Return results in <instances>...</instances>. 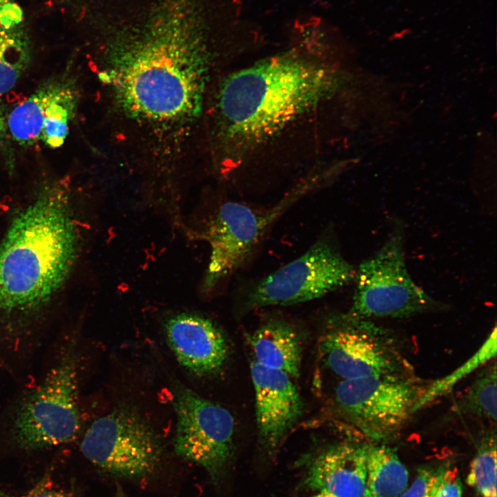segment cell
Here are the masks:
<instances>
[{"mask_svg": "<svg viewBox=\"0 0 497 497\" xmlns=\"http://www.w3.org/2000/svg\"><path fill=\"white\" fill-rule=\"evenodd\" d=\"M110 28L99 78L133 119L187 127L202 112L210 59L197 0H156Z\"/></svg>", "mask_w": 497, "mask_h": 497, "instance_id": "1", "label": "cell"}, {"mask_svg": "<svg viewBox=\"0 0 497 497\" xmlns=\"http://www.w3.org/2000/svg\"><path fill=\"white\" fill-rule=\"evenodd\" d=\"M66 185H45L0 243V369L25 364L46 339L75 265L79 233Z\"/></svg>", "mask_w": 497, "mask_h": 497, "instance_id": "2", "label": "cell"}, {"mask_svg": "<svg viewBox=\"0 0 497 497\" xmlns=\"http://www.w3.org/2000/svg\"><path fill=\"white\" fill-rule=\"evenodd\" d=\"M339 85V75L332 68L295 54L271 57L230 74L216 89L213 102L220 155L227 162L239 163L330 99Z\"/></svg>", "mask_w": 497, "mask_h": 497, "instance_id": "3", "label": "cell"}, {"mask_svg": "<svg viewBox=\"0 0 497 497\" xmlns=\"http://www.w3.org/2000/svg\"><path fill=\"white\" fill-rule=\"evenodd\" d=\"M75 337H58L37 381L0 414V445L10 454L61 451L79 436V358Z\"/></svg>", "mask_w": 497, "mask_h": 497, "instance_id": "4", "label": "cell"}, {"mask_svg": "<svg viewBox=\"0 0 497 497\" xmlns=\"http://www.w3.org/2000/svg\"><path fill=\"white\" fill-rule=\"evenodd\" d=\"M354 280L353 302L347 313L353 318H407L438 306L407 271L399 226L375 255L360 264Z\"/></svg>", "mask_w": 497, "mask_h": 497, "instance_id": "5", "label": "cell"}, {"mask_svg": "<svg viewBox=\"0 0 497 497\" xmlns=\"http://www.w3.org/2000/svg\"><path fill=\"white\" fill-rule=\"evenodd\" d=\"M82 455L94 466L117 477L142 480L153 475L163 456L160 440L132 409H116L94 420L83 434Z\"/></svg>", "mask_w": 497, "mask_h": 497, "instance_id": "6", "label": "cell"}, {"mask_svg": "<svg viewBox=\"0 0 497 497\" xmlns=\"http://www.w3.org/2000/svg\"><path fill=\"white\" fill-rule=\"evenodd\" d=\"M422 391L403 375L342 380L335 391L337 407L364 436L384 442L396 436L413 413Z\"/></svg>", "mask_w": 497, "mask_h": 497, "instance_id": "7", "label": "cell"}, {"mask_svg": "<svg viewBox=\"0 0 497 497\" xmlns=\"http://www.w3.org/2000/svg\"><path fill=\"white\" fill-rule=\"evenodd\" d=\"M356 271L326 240L267 275L249 292L248 309L285 306L318 298L355 279Z\"/></svg>", "mask_w": 497, "mask_h": 497, "instance_id": "8", "label": "cell"}, {"mask_svg": "<svg viewBox=\"0 0 497 497\" xmlns=\"http://www.w3.org/2000/svg\"><path fill=\"white\" fill-rule=\"evenodd\" d=\"M320 342L327 366L344 379L403 375L405 361L391 333L369 319L347 313L333 320Z\"/></svg>", "mask_w": 497, "mask_h": 497, "instance_id": "9", "label": "cell"}, {"mask_svg": "<svg viewBox=\"0 0 497 497\" xmlns=\"http://www.w3.org/2000/svg\"><path fill=\"white\" fill-rule=\"evenodd\" d=\"M173 403L176 454L204 468L212 479L220 478L233 454V416L221 405L184 387L177 391Z\"/></svg>", "mask_w": 497, "mask_h": 497, "instance_id": "10", "label": "cell"}, {"mask_svg": "<svg viewBox=\"0 0 497 497\" xmlns=\"http://www.w3.org/2000/svg\"><path fill=\"white\" fill-rule=\"evenodd\" d=\"M301 193L298 190L266 210L234 202L219 208L206 233L211 255L204 280L205 291H211L246 262L275 220Z\"/></svg>", "mask_w": 497, "mask_h": 497, "instance_id": "11", "label": "cell"}, {"mask_svg": "<svg viewBox=\"0 0 497 497\" xmlns=\"http://www.w3.org/2000/svg\"><path fill=\"white\" fill-rule=\"evenodd\" d=\"M251 374L260 443L273 454L301 416L303 402L291 378L285 372L253 361Z\"/></svg>", "mask_w": 497, "mask_h": 497, "instance_id": "12", "label": "cell"}, {"mask_svg": "<svg viewBox=\"0 0 497 497\" xmlns=\"http://www.w3.org/2000/svg\"><path fill=\"white\" fill-rule=\"evenodd\" d=\"M167 343L178 362L198 376L219 370L228 355V344L221 329L204 316L180 313L164 325Z\"/></svg>", "mask_w": 497, "mask_h": 497, "instance_id": "13", "label": "cell"}, {"mask_svg": "<svg viewBox=\"0 0 497 497\" xmlns=\"http://www.w3.org/2000/svg\"><path fill=\"white\" fill-rule=\"evenodd\" d=\"M304 483L309 489L335 497H363L367 479L364 445L340 443L311 458Z\"/></svg>", "mask_w": 497, "mask_h": 497, "instance_id": "14", "label": "cell"}, {"mask_svg": "<svg viewBox=\"0 0 497 497\" xmlns=\"http://www.w3.org/2000/svg\"><path fill=\"white\" fill-rule=\"evenodd\" d=\"M255 362L272 369L282 371L291 378L300 376L302 345L298 333L289 323L270 320L249 336Z\"/></svg>", "mask_w": 497, "mask_h": 497, "instance_id": "15", "label": "cell"}, {"mask_svg": "<svg viewBox=\"0 0 497 497\" xmlns=\"http://www.w3.org/2000/svg\"><path fill=\"white\" fill-rule=\"evenodd\" d=\"M367 479L363 497H398L408 487L409 473L396 451L381 444L364 445Z\"/></svg>", "mask_w": 497, "mask_h": 497, "instance_id": "16", "label": "cell"}, {"mask_svg": "<svg viewBox=\"0 0 497 497\" xmlns=\"http://www.w3.org/2000/svg\"><path fill=\"white\" fill-rule=\"evenodd\" d=\"M68 81L55 79L45 82L12 110L8 126L12 138L19 145L30 146L40 139L46 110Z\"/></svg>", "mask_w": 497, "mask_h": 497, "instance_id": "17", "label": "cell"}, {"mask_svg": "<svg viewBox=\"0 0 497 497\" xmlns=\"http://www.w3.org/2000/svg\"><path fill=\"white\" fill-rule=\"evenodd\" d=\"M21 23L0 24V95L10 90L30 60V45Z\"/></svg>", "mask_w": 497, "mask_h": 497, "instance_id": "18", "label": "cell"}, {"mask_svg": "<svg viewBox=\"0 0 497 497\" xmlns=\"http://www.w3.org/2000/svg\"><path fill=\"white\" fill-rule=\"evenodd\" d=\"M496 354V328L494 327L481 347L462 364L448 375L431 382L417 399L413 413L436 399L448 393L467 375L487 363Z\"/></svg>", "mask_w": 497, "mask_h": 497, "instance_id": "19", "label": "cell"}, {"mask_svg": "<svg viewBox=\"0 0 497 497\" xmlns=\"http://www.w3.org/2000/svg\"><path fill=\"white\" fill-rule=\"evenodd\" d=\"M77 105V90L72 82L68 80L46 110L40 139L48 147L57 148L63 145Z\"/></svg>", "mask_w": 497, "mask_h": 497, "instance_id": "20", "label": "cell"}, {"mask_svg": "<svg viewBox=\"0 0 497 497\" xmlns=\"http://www.w3.org/2000/svg\"><path fill=\"white\" fill-rule=\"evenodd\" d=\"M467 483L480 497H496V436L484 437L471 462Z\"/></svg>", "mask_w": 497, "mask_h": 497, "instance_id": "21", "label": "cell"}, {"mask_svg": "<svg viewBox=\"0 0 497 497\" xmlns=\"http://www.w3.org/2000/svg\"><path fill=\"white\" fill-rule=\"evenodd\" d=\"M496 365L494 362L478 375L460 403L462 411L496 420Z\"/></svg>", "mask_w": 497, "mask_h": 497, "instance_id": "22", "label": "cell"}, {"mask_svg": "<svg viewBox=\"0 0 497 497\" xmlns=\"http://www.w3.org/2000/svg\"><path fill=\"white\" fill-rule=\"evenodd\" d=\"M0 497H79L48 471L32 487L22 492L8 489L0 484Z\"/></svg>", "mask_w": 497, "mask_h": 497, "instance_id": "23", "label": "cell"}, {"mask_svg": "<svg viewBox=\"0 0 497 497\" xmlns=\"http://www.w3.org/2000/svg\"><path fill=\"white\" fill-rule=\"evenodd\" d=\"M447 465L419 469L412 484L398 497H432Z\"/></svg>", "mask_w": 497, "mask_h": 497, "instance_id": "24", "label": "cell"}, {"mask_svg": "<svg viewBox=\"0 0 497 497\" xmlns=\"http://www.w3.org/2000/svg\"><path fill=\"white\" fill-rule=\"evenodd\" d=\"M462 485L457 469L446 467L433 497H461Z\"/></svg>", "mask_w": 497, "mask_h": 497, "instance_id": "25", "label": "cell"}, {"mask_svg": "<svg viewBox=\"0 0 497 497\" xmlns=\"http://www.w3.org/2000/svg\"><path fill=\"white\" fill-rule=\"evenodd\" d=\"M16 6L14 0H0V23Z\"/></svg>", "mask_w": 497, "mask_h": 497, "instance_id": "26", "label": "cell"}, {"mask_svg": "<svg viewBox=\"0 0 497 497\" xmlns=\"http://www.w3.org/2000/svg\"><path fill=\"white\" fill-rule=\"evenodd\" d=\"M311 497H335L334 495L331 494V493L327 492V491H319L315 495L311 496Z\"/></svg>", "mask_w": 497, "mask_h": 497, "instance_id": "27", "label": "cell"}, {"mask_svg": "<svg viewBox=\"0 0 497 497\" xmlns=\"http://www.w3.org/2000/svg\"><path fill=\"white\" fill-rule=\"evenodd\" d=\"M114 497H127V496L121 489H117Z\"/></svg>", "mask_w": 497, "mask_h": 497, "instance_id": "28", "label": "cell"}, {"mask_svg": "<svg viewBox=\"0 0 497 497\" xmlns=\"http://www.w3.org/2000/svg\"><path fill=\"white\" fill-rule=\"evenodd\" d=\"M3 127V118H2L1 113V110H0V132H1V130H2Z\"/></svg>", "mask_w": 497, "mask_h": 497, "instance_id": "29", "label": "cell"}, {"mask_svg": "<svg viewBox=\"0 0 497 497\" xmlns=\"http://www.w3.org/2000/svg\"><path fill=\"white\" fill-rule=\"evenodd\" d=\"M434 494H435V493H434ZM433 495H434V494H433ZM433 496H432V497H433Z\"/></svg>", "mask_w": 497, "mask_h": 497, "instance_id": "30", "label": "cell"}]
</instances>
